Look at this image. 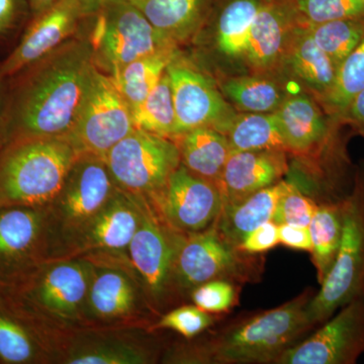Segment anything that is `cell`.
<instances>
[{"label": "cell", "instance_id": "cell-34", "mask_svg": "<svg viewBox=\"0 0 364 364\" xmlns=\"http://www.w3.org/2000/svg\"><path fill=\"white\" fill-rule=\"evenodd\" d=\"M299 26L363 18L364 0H284Z\"/></svg>", "mask_w": 364, "mask_h": 364}, {"label": "cell", "instance_id": "cell-31", "mask_svg": "<svg viewBox=\"0 0 364 364\" xmlns=\"http://www.w3.org/2000/svg\"><path fill=\"white\" fill-rule=\"evenodd\" d=\"M364 88V37L337 70L332 87L318 98L321 107L330 116L339 119L352 98Z\"/></svg>", "mask_w": 364, "mask_h": 364}, {"label": "cell", "instance_id": "cell-36", "mask_svg": "<svg viewBox=\"0 0 364 364\" xmlns=\"http://www.w3.org/2000/svg\"><path fill=\"white\" fill-rule=\"evenodd\" d=\"M318 203L303 195L293 183L287 182L286 191L280 196L272 221L277 225L309 227Z\"/></svg>", "mask_w": 364, "mask_h": 364}, {"label": "cell", "instance_id": "cell-23", "mask_svg": "<svg viewBox=\"0 0 364 364\" xmlns=\"http://www.w3.org/2000/svg\"><path fill=\"white\" fill-rule=\"evenodd\" d=\"M181 163L195 176L219 186L223 170L232 150L227 136L210 127H200L173 139Z\"/></svg>", "mask_w": 364, "mask_h": 364}, {"label": "cell", "instance_id": "cell-9", "mask_svg": "<svg viewBox=\"0 0 364 364\" xmlns=\"http://www.w3.org/2000/svg\"><path fill=\"white\" fill-rule=\"evenodd\" d=\"M364 353V299L342 306L310 337L287 349L277 364H354Z\"/></svg>", "mask_w": 364, "mask_h": 364}, {"label": "cell", "instance_id": "cell-17", "mask_svg": "<svg viewBox=\"0 0 364 364\" xmlns=\"http://www.w3.org/2000/svg\"><path fill=\"white\" fill-rule=\"evenodd\" d=\"M286 153L277 150L231 152L219 181L224 205L240 202L282 181L289 171Z\"/></svg>", "mask_w": 364, "mask_h": 364}, {"label": "cell", "instance_id": "cell-24", "mask_svg": "<svg viewBox=\"0 0 364 364\" xmlns=\"http://www.w3.org/2000/svg\"><path fill=\"white\" fill-rule=\"evenodd\" d=\"M284 60L317 100L332 87L338 70L304 26L294 28Z\"/></svg>", "mask_w": 364, "mask_h": 364}, {"label": "cell", "instance_id": "cell-19", "mask_svg": "<svg viewBox=\"0 0 364 364\" xmlns=\"http://www.w3.org/2000/svg\"><path fill=\"white\" fill-rule=\"evenodd\" d=\"M275 114L289 152H317L329 140L331 130L324 112L317 102L305 93L287 97Z\"/></svg>", "mask_w": 364, "mask_h": 364}, {"label": "cell", "instance_id": "cell-26", "mask_svg": "<svg viewBox=\"0 0 364 364\" xmlns=\"http://www.w3.org/2000/svg\"><path fill=\"white\" fill-rule=\"evenodd\" d=\"M343 198L318 203L309 225L312 239L311 253L320 284L329 274L338 255L343 233Z\"/></svg>", "mask_w": 364, "mask_h": 364}, {"label": "cell", "instance_id": "cell-11", "mask_svg": "<svg viewBox=\"0 0 364 364\" xmlns=\"http://www.w3.org/2000/svg\"><path fill=\"white\" fill-rule=\"evenodd\" d=\"M152 196L162 219L183 234L198 233L213 226L224 205L218 184L195 176L181 163Z\"/></svg>", "mask_w": 364, "mask_h": 364}, {"label": "cell", "instance_id": "cell-22", "mask_svg": "<svg viewBox=\"0 0 364 364\" xmlns=\"http://www.w3.org/2000/svg\"><path fill=\"white\" fill-rule=\"evenodd\" d=\"M141 221V205L116 191L87 225L86 240L95 248L123 250L130 246Z\"/></svg>", "mask_w": 364, "mask_h": 364}, {"label": "cell", "instance_id": "cell-27", "mask_svg": "<svg viewBox=\"0 0 364 364\" xmlns=\"http://www.w3.org/2000/svg\"><path fill=\"white\" fill-rule=\"evenodd\" d=\"M178 54L176 47L142 57L111 76L131 109L146 100Z\"/></svg>", "mask_w": 364, "mask_h": 364}, {"label": "cell", "instance_id": "cell-21", "mask_svg": "<svg viewBox=\"0 0 364 364\" xmlns=\"http://www.w3.org/2000/svg\"><path fill=\"white\" fill-rule=\"evenodd\" d=\"M287 182L280 181L256 191L240 202L223 205L215 225L230 243L238 247L249 233L264 223L272 221L277 202Z\"/></svg>", "mask_w": 364, "mask_h": 364}, {"label": "cell", "instance_id": "cell-32", "mask_svg": "<svg viewBox=\"0 0 364 364\" xmlns=\"http://www.w3.org/2000/svg\"><path fill=\"white\" fill-rule=\"evenodd\" d=\"M306 30L314 42L339 68L364 37V16L327 21L306 26Z\"/></svg>", "mask_w": 364, "mask_h": 364}, {"label": "cell", "instance_id": "cell-10", "mask_svg": "<svg viewBox=\"0 0 364 364\" xmlns=\"http://www.w3.org/2000/svg\"><path fill=\"white\" fill-rule=\"evenodd\" d=\"M167 73L176 109V136L200 127L222 133L236 114L215 83L181 54L172 60Z\"/></svg>", "mask_w": 364, "mask_h": 364}, {"label": "cell", "instance_id": "cell-1", "mask_svg": "<svg viewBox=\"0 0 364 364\" xmlns=\"http://www.w3.org/2000/svg\"><path fill=\"white\" fill-rule=\"evenodd\" d=\"M95 64L87 37L71 38L9 79L6 146L26 138H66Z\"/></svg>", "mask_w": 364, "mask_h": 364}, {"label": "cell", "instance_id": "cell-30", "mask_svg": "<svg viewBox=\"0 0 364 364\" xmlns=\"http://www.w3.org/2000/svg\"><path fill=\"white\" fill-rule=\"evenodd\" d=\"M131 111L135 129L172 140L176 138V109L167 70L146 100Z\"/></svg>", "mask_w": 364, "mask_h": 364}, {"label": "cell", "instance_id": "cell-13", "mask_svg": "<svg viewBox=\"0 0 364 364\" xmlns=\"http://www.w3.org/2000/svg\"><path fill=\"white\" fill-rule=\"evenodd\" d=\"M183 236L141 205V221L129 249L134 267L148 291L161 299L174 279L177 249Z\"/></svg>", "mask_w": 364, "mask_h": 364}, {"label": "cell", "instance_id": "cell-41", "mask_svg": "<svg viewBox=\"0 0 364 364\" xmlns=\"http://www.w3.org/2000/svg\"><path fill=\"white\" fill-rule=\"evenodd\" d=\"M279 244L296 250L312 251L309 227L294 226V225H279Z\"/></svg>", "mask_w": 364, "mask_h": 364}, {"label": "cell", "instance_id": "cell-5", "mask_svg": "<svg viewBox=\"0 0 364 364\" xmlns=\"http://www.w3.org/2000/svg\"><path fill=\"white\" fill-rule=\"evenodd\" d=\"M87 38L95 66L114 76L131 62L178 47L158 32L132 2H119L97 11Z\"/></svg>", "mask_w": 364, "mask_h": 364}, {"label": "cell", "instance_id": "cell-16", "mask_svg": "<svg viewBox=\"0 0 364 364\" xmlns=\"http://www.w3.org/2000/svg\"><path fill=\"white\" fill-rule=\"evenodd\" d=\"M26 303L61 316H70L82 304L90 286V272L76 262L55 265L37 277L16 287H7Z\"/></svg>", "mask_w": 364, "mask_h": 364}, {"label": "cell", "instance_id": "cell-4", "mask_svg": "<svg viewBox=\"0 0 364 364\" xmlns=\"http://www.w3.org/2000/svg\"><path fill=\"white\" fill-rule=\"evenodd\" d=\"M364 299V173L356 176L350 193L343 198V233L338 255L306 312L314 327L337 311Z\"/></svg>", "mask_w": 364, "mask_h": 364}, {"label": "cell", "instance_id": "cell-20", "mask_svg": "<svg viewBox=\"0 0 364 364\" xmlns=\"http://www.w3.org/2000/svg\"><path fill=\"white\" fill-rule=\"evenodd\" d=\"M132 4L158 32L178 45L200 32L212 0H135Z\"/></svg>", "mask_w": 364, "mask_h": 364}, {"label": "cell", "instance_id": "cell-44", "mask_svg": "<svg viewBox=\"0 0 364 364\" xmlns=\"http://www.w3.org/2000/svg\"><path fill=\"white\" fill-rule=\"evenodd\" d=\"M60 0H28L31 18L44 13L48 9L56 4Z\"/></svg>", "mask_w": 364, "mask_h": 364}, {"label": "cell", "instance_id": "cell-40", "mask_svg": "<svg viewBox=\"0 0 364 364\" xmlns=\"http://www.w3.org/2000/svg\"><path fill=\"white\" fill-rule=\"evenodd\" d=\"M279 244V225L273 221L264 223L249 233L238 248L244 252L260 255Z\"/></svg>", "mask_w": 364, "mask_h": 364}, {"label": "cell", "instance_id": "cell-28", "mask_svg": "<svg viewBox=\"0 0 364 364\" xmlns=\"http://www.w3.org/2000/svg\"><path fill=\"white\" fill-rule=\"evenodd\" d=\"M223 95L245 112H274L286 100L282 86L259 76L227 79L221 85Z\"/></svg>", "mask_w": 364, "mask_h": 364}, {"label": "cell", "instance_id": "cell-45", "mask_svg": "<svg viewBox=\"0 0 364 364\" xmlns=\"http://www.w3.org/2000/svg\"><path fill=\"white\" fill-rule=\"evenodd\" d=\"M135 0H83L87 14L97 13L102 7L119 2H134Z\"/></svg>", "mask_w": 364, "mask_h": 364}, {"label": "cell", "instance_id": "cell-29", "mask_svg": "<svg viewBox=\"0 0 364 364\" xmlns=\"http://www.w3.org/2000/svg\"><path fill=\"white\" fill-rule=\"evenodd\" d=\"M267 0H231L223 9L217 23L218 49L227 56L245 52L251 26Z\"/></svg>", "mask_w": 364, "mask_h": 364}, {"label": "cell", "instance_id": "cell-18", "mask_svg": "<svg viewBox=\"0 0 364 364\" xmlns=\"http://www.w3.org/2000/svg\"><path fill=\"white\" fill-rule=\"evenodd\" d=\"M296 26L293 11L284 0H267L249 32L244 52L248 63L257 71L274 68L284 59Z\"/></svg>", "mask_w": 364, "mask_h": 364}, {"label": "cell", "instance_id": "cell-12", "mask_svg": "<svg viewBox=\"0 0 364 364\" xmlns=\"http://www.w3.org/2000/svg\"><path fill=\"white\" fill-rule=\"evenodd\" d=\"M86 16L83 0H60L31 18L11 52L0 62V78L13 77L70 40Z\"/></svg>", "mask_w": 364, "mask_h": 364}, {"label": "cell", "instance_id": "cell-14", "mask_svg": "<svg viewBox=\"0 0 364 364\" xmlns=\"http://www.w3.org/2000/svg\"><path fill=\"white\" fill-rule=\"evenodd\" d=\"M43 208H0V284L13 287L31 274L44 231Z\"/></svg>", "mask_w": 364, "mask_h": 364}, {"label": "cell", "instance_id": "cell-2", "mask_svg": "<svg viewBox=\"0 0 364 364\" xmlns=\"http://www.w3.org/2000/svg\"><path fill=\"white\" fill-rule=\"evenodd\" d=\"M311 289L284 305L254 314L226 326L193 351L182 352L183 363H275L314 326L308 317Z\"/></svg>", "mask_w": 364, "mask_h": 364}, {"label": "cell", "instance_id": "cell-6", "mask_svg": "<svg viewBox=\"0 0 364 364\" xmlns=\"http://www.w3.org/2000/svg\"><path fill=\"white\" fill-rule=\"evenodd\" d=\"M262 270L259 255L230 243L214 224L198 233L183 234L174 262V279L191 289L218 279L241 286L259 280Z\"/></svg>", "mask_w": 364, "mask_h": 364}, {"label": "cell", "instance_id": "cell-38", "mask_svg": "<svg viewBox=\"0 0 364 364\" xmlns=\"http://www.w3.org/2000/svg\"><path fill=\"white\" fill-rule=\"evenodd\" d=\"M214 323V318L195 306H184L163 316L155 327L173 330L186 338H195Z\"/></svg>", "mask_w": 364, "mask_h": 364}, {"label": "cell", "instance_id": "cell-8", "mask_svg": "<svg viewBox=\"0 0 364 364\" xmlns=\"http://www.w3.org/2000/svg\"><path fill=\"white\" fill-rule=\"evenodd\" d=\"M134 130L130 105L111 76L95 66L77 119L66 140L79 155L104 157Z\"/></svg>", "mask_w": 364, "mask_h": 364}, {"label": "cell", "instance_id": "cell-15", "mask_svg": "<svg viewBox=\"0 0 364 364\" xmlns=\"http://www.w3.org/2000/svg\"><path fill=\"white\" fill-rule=\"evenodd\" d=\"M116 186L104 158L79 155L56 198L64 222L86 226L116 193Z\"/></svg>", "mask_w": 364, "mask_h": 364}, {"label": "cell", "instance_id": "cell-3", "mask_svg": "<svg viewBox=\"0 0 364 364\" xmlns=\"http://www.w3.org/2000/svg\"><path fill=\"white\" fill-rule=\"evenodd\" d=\"M79 156L65 138H26L0 151V208L56 200Z\"/></svg>", "mask_w": 364, "mask_h": 364}, {"label": "cell", "instance_id": "cell-25", "mask_svg": "<svg viewBox=\"0 0 364 364\" xmlns=\"http://www.w3.org/2000/svg\"><path fill=\"white\" fill-rule=\"evenodd\" d=\"M222 133L227 136L232 152L262 150L289 152L275 112L235 114Z\"/></svg>", "mask_w": 364, "mask_h": 364}, {"label": "cell", "instance_id": "cell-39", "mask_svg": "<svg viewBox=\"0 0 364 364\" xmlns=\"http://www.w3.org/2000/svg\"><path fill=\"white\" fill-rule=\"evenodd\" d=\"M28 13V0H0V46L18 42L25 30Z\"/></svg>", "mask_w": 364, "mask_h": 364}, {"label": "cell", "instance_id": "cell-35", "mask_svg": "<svg viewBox=\"0 0 364 364\" xmlns=\"http://www.w3.org/2000/svg\"><path fill=\"white\" fill-rule=\"evenodd\" d=\"M239 287L227 280H210L191 289V299L203 312L226 313L238 303Z\"/></svg>", "mask_w": 364, "mask_h": 364}, {"label": "cell", "instance_id": "cell-42", "mask_svg": "<svg viewBox=\"0 0 364 364\" xmlns=\"http://www.w3.org/2000/svg\"><path fill=\"white\" fill-rule=\"evenodd\" d=\"M338 119L354 124L364 133V88L352 98L350 104Z\"/></svg>", "mask_w": 364, "mask_h": 364}, {"label": "cell", "instance_id": "cell-7", "mask_svg": "<svg viewBox=\"0 0 364 364\" xmlns=\"http://www.w3.org/2000/svg\"><path fill=\"white\" fill-rule=\"evenodd\" d=\"M117 186L131 195L153 196L181 165L172 139L135 129L105 155Z\"/></svg>", "mask_w": 364, "mask_h": 364}, {"label": "cell", "instance_id": "cell-37", "mask_svg": "<svg viewBox=\"0 0 364 364\" xmlns=\"http://www.w3.org/2000/svg\"><path fill=\"white\" fill-rule=\"evenodd\" d=\"M70 364H142L148 363L145 353L123 344H102L80 349L67 359Z\"/></svg>", "mask_w": 364, "mask_h": 364}, {"label": "cell", "instance_id": "cell-33", "mask_svg": "<svg viewBox=\"0 0 364 364\" xmlns=\"http://www.w3.org/2000/svg\"><path fill=\"white\" fill-rule=\"evenodd\" d=\"M90 306L100 317L114 318L127 315L134 306V289L130 282L122 273H100L90 291Z\"/></svg>", "mask_w": 364, "mask_h": 364}, {"label": "cell", "instance_id": "cell-43", "mask_svg": "<svg viewBox=\"0 0 364 364\" xmlns=\"http://www.w3.org/2000/svg\"><path fill=\"white\" fill-rule=\"evenodd\" d=\"M9 79L0 78V151L6 147L4 140V116H6Z\"/></svg>", "mask_w": 364, "mask_h": 364}]
</instances>
